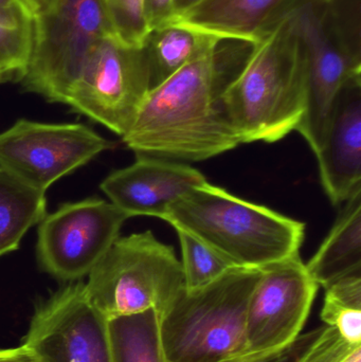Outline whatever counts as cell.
<instances>
[{
  "label": "cell",
  "instance_id": "4dcf8cb0",
  "mask_svg": "<svg viewBox=\"0 0 361 362\" xmlns=\"http://www.w3.org/2000/svg\"><path fill=\"white\" fill-rule=\"evenodd\" d=\"M18 2H27V0H0V10L10 8V6H14V4H18Z\"/></svg>",
  "mask_w": 361,
  "mask_h": 362
},
{
  "label": "cell",
  "instance_id": "8fae6325",
  "mask_svg": "<svg viewBox=\"0 0 361 362\" xmlns=\"http://www.w3.org/2000/svg\"><path fill=\"white\" fill-rule=\"evenodd\" d=\"M23 346L36 362H112L108 320L91 305L82 282L37 308Z\"/></svg>",
  "mask_w": 361,
  "mask_h": 362
},
{
  "label": "cell",
  "instance_id": "e0dca14e",
  "mask_svg": "<svg viewBox=\"0 0 361 362\" xmlns=\"http://www.w3.org/2000/svg\"><path fill=\"white\" fill-rule=\"evenodd\" d=\"M223 40L176 18L150 30L143 42L150 67L152 89Z\"/></svg>",
  "mask_w": 361,
  "mask_h": 362
},
{
  "label": "cell",
  "instance_id": "d4e9b609",
  "mask_svg": "<svg viewBox=\"0 0 361 362\" xmlns=\"http://www.w3.org/2000/svg\"><path fill=\"white\" fill-rule=\"evenodd\" d=\"M328 11L345 46L361 57V0H328Z\"/></svg>",
  "mask_w": 361,
  "mask_h": 362
},
{
  "label": "cell",
  "instance_id": "f1b7e54d",
  "mask_svg": "<svg viewBox=\"0 0 361 362\" xmlns=\"http://www.w3.org/2000/svg\"><path fill=\"white\" fill-rule=\"evenodd\" d=\"M201 0H174L175 4L176 16L184 14L187 11L190 10L193 6L199 4Z\"/></svg>",
  "mask_w": 361,
  "mask_h": 362
},
{
  "label": "cell",
  "instance_id": "f546056e",
  "mask_svg": "<svg viewBox=\"0 0 361 362\" xmlns=\"http://www.w3.org/2000/svg\"><path fill=\"white\" fill-rule=\"evenodd\" d=\"M27 2L33 10L34 14H36V13L48 10L50 6H53L55 0H27Z\"/></svg>",
  "mask_w": 361,
  "mask_h": 362
},
{
  "label": "cell",
  "instance_id": "30bf717a",
  "mask_svg": "<svg viewBox=\"0 0 361 362\" xmlns=\"http://www.w3.org/2000/svg\"><path fill=\"white\" fill-rule=\"evenodd\" d=\"M114 144L80 123L17 121L0 134V168L46 193Z\"/></svg>",
  "mask_w": 361,
  "mask_h": 362
},
{
  "label": "cell",
  "instance_id": "484cf974",
  "mask_svg": "<svg viewBox=\"0 0 361 362\" xmlns=\"http://www.w3.org/2000/svg\"><path fill=\"white\" fill-rule=\"evenodd\" d=\"M322 327L307 333L301 334L297 339L283 348L259 353V354H245L235 358L220 362H298L305 351L309 348L314 340L321 332Z\"/></svg>",
  "mask_w": 361,
  "mask_h": 362
},
{
  "label": "cell",
  "instance_id": "2e32d148",
  "mask_svg": "<svg viewBox=\"0 0 361 362\" xmlns=\"http://www.w3.org/2000/svg\"><path fill=\"white\" fill-rule=\"evenodd\" d=\"M305 266L318 286L324 288L361 272V189L345 202L334 227Z\"/></svg>",
  "mask_w": 361,
  "mask_h": 362
},
{
  "label": "cell",
  "instance_id": "4316f807",
  "mask_svg": "<svg viewBox=\"0 0 361 362\" xmlns=\"http://www.w3.org/2000/svg\"><path fill=\"white\" fill-rule=\"evenodd\" d=\"M144 15L148 31L170 23L176 17L174 0H144Z\"/></svg>",
  "mask_w": 361,
  "mask_h": 362
},
{
  "label": "cell",
  "instance_id": "277c9868",
  "mask_svg": "<svg viewBox=\"0 0 361 362\" xmlns=\"http://www.w3.org/2000/svg\"><path fill=\"white\" fill-rule=\"evenodd\" d=\"M261 269L233 268L197 289L184 288L160 315L167 362H220L246 354V320Z\"/></svg>",
  "mask_w": 361,
  "mask_h": 362
},
{
  "label": "cell",
  "instance_id": "603a6c76",
  "mask_svg": "<svg viewBox=\"0 0 361 362\" xmlns=\"http://www.w3.org/2000/svg\"><path fill=\"white\" fill-rule=\"evenodd\" d=\"M114 33L123 42L142 46L148 33L144 0H103Z\"/></svg>",
  "mask_w": 361,
  "mask_h": 362
},
{
  "label": "cell",
  "instance_id": "83f0119b",
  "mask_svg": "<svg viewBox=\"0 0 361 362\" xmlns=\"http://www.w3.org/2000/svg\"><path fill=\"white\" fill-rule=\"evenodd\" d=\"M0 362H36L31 353L21 344L17 348L0 349Z\"/></svg>",
  "mask_w": 361,
  "mask_h": 362
},
{
  "label": "cell",
  "instance_id": "9c48e42d",
  "mask_svg": "<svg viewBox=\"0 0 361 362\" xmlns=\"http://www.w3.org/2000/svg\"><path fill=\"white\" fill-rule=\"evenodd\" d=\"M288 8L307 68V110L297 132L316 154L337 95L350 78L361 76V57L350 52L333 27L328 0H294Z\"/></svg>",
  "mask_w": 361,
  "mask_h": 362
},
{
  "label": "cell",
  "instance_id": "3957f363",
  "mask_svg": "<svg viewBox=\"0 0 361 362\" xmlns=\"http://www.w3.org/2000/svg\"><path fill=\"white\" fill-rule=\"evenodd\" d=\"M162 219L237 268L263 269L298 255L304 240L302 221L208 181L172 204Z\"/></svg>",
  "mask_w": 361,
  "mask_h": 362
},
{
  "label": "cell",
  "instance_id": "8992f818",
  "mask_svg": "<svg viewBox=\"0 0 361 362\" xmlns=\"http://www.w3.org/2000/svg\"><path fill=\"white\" fill-rule=\"evenodd\" d=\"M110 34L116 33L103 0H55L34 14L31 54L18 82L51 103L67 105L87 57Z\"/></svg>",
  "mask_w": 361,
  "mask_h": 362
},
{
  "label": "cell",
  "instance_id": "cb8c5ba5",
  "mask_svg": "<svg viewBox=\"0 0 361 362\" xmlns=\"http://www.w3.org/2000/svg\"><path fill=\"white\" fill-rule=\"evenodd\" d=\"M298 362H361V344L349 341L336 329L324 325Z\"/></svg>",
  "mask_w": 361,
  "mask_h": 362
},
{
  "label": "cell",
  "instance_id": "7a4b0ae2",
  "mask_svg": "<svg viewBox=\"0 0 361 362\" xmlns=\"http://www.w3.org/2000/svg\"><path fill=\"white\" fill-rule=\"evenodd\" d=\"M307 97V59L288 8L250 46L225 106L242 144H273L297 131Z\"/></svg>",
  "mask_w": 361,
  "mask_h": 362
},
{
  "label": "cell",
  "instance_id": "7402d4cb",
  "mask_svg": "<svg viewBox=\"0 0 361 362\" xmlns=\"http://www.w3.org/2000/svg\"><path fill=\"white\" fill-rule=\"evenodd\" d=\"M182 249L184 288L197 289L233 269L231 264L184 230L176 229Z\"/></svg>",
  "mask_w": 361,
  "mask_h": 362
},
{
  "label": "cell",
  "instance_id": "5bb4252c",
  "mask_svg": "<svg viewBox=\"0 0 361 362\" xmlns=\"http://www.w3.org/2000/svg\"><path fill=\"white\" fill-rule=\"evenodd\" d=\"M320 180L335 206L361 189V76L337 95L319 151Z\"/></svg>",
  "mask_w": 361,
  "mask_h": 362
},
{
  "label": "cell",
  "instance_id": "52a82bcc",
  "mask_svg": "<svg viewBox=\"0 0 361 362\" xmlns=\"http://www.w3.org/2000/svg\"><path fill=\"white\" fill-rule=\"evenodd\" d=\"M150 89V62L143 45L133 46L110 34L87 57L67 105L122 138Z\"/></svg>",
  "mask_w": 361,
  "mask_h": 362
},
{
  "label": "cell",
  "instance_id": "6da1fadb",
  "mask_svg": "<svg viewBox=\"0 0 361 362\" xmlns=\"http://www.w3.org/2000/svg\"><path fill=\"white\" fill-rule=\"evenodd\" d=\"M214 45L150 89L122 141L136 155L199 163L237 148L224 95L248 52Z\"/></svg>",
  "mask_w": 361,
  "mask_h": 362
},
{
  "label": "cell",
  "instance_id": "1f68e13d",
  "mask_svg": "<svg viewBox=\"0 0 361 362\" xmlns=\"http://www.w3.org/2000/svg\"><path fill=\"white\" fill-rule=\"evenodd\" d=\"M4 81H6V78H4V74L0 72V83L4 82Z\"/></svg>",
  "mask_w": 361,
  "mask_h": 362
},
{
  "label": "cell",
  "instance_id": "9a60e30c",
  "mask_svg": "<svg viewBox=\"0 0 361 362\" xmlns=\"http://www.w3.org/2000/svg\"><path fill=\"white\" fill-rule=\"evenodd\" d=\"M292 2L294 0H201L176 18L220 40L251 45Z\"/></svg>",
  "mask_w": 361,
  "mask_h": 362
},
{
  "label": "cell",
  "instance_id": "ac0fdd59",
  "mask_svg": "<svg viewBox=\"0 0 361 362\" xmlns=\"http://www.w3.org/2000/svg\"><path fill=\"white\" fill-rule=\"evenodd\" d=\"M46 214L44 192L0 168V257L17 250L25 233Z\"/></svg>",
  "mask_w": 361,
  "mask_h": 362
},
{
  "label": "cell",
  "instance_id": "7c38bea8",
  "mask_svg": "<svg viewBox=\"0 0 361 362\" xmlns=\"http://www.w3.org/2000/svg\"><path fill=\"white\" fill-rule=\"evenodd\" d=\"M300 253L261 269L246 320V354L283 348L302 334L317 295Z\"/></svg>",
  "mask_w": 361,
  "mask_h": 362
},
{
  "label": "cell",
  "instance_id": "44dd1931",
  "mask_svg": "<svg viewBox=\"0 0 361 362\" xmlns=\"http://www.w3.org/2000/svg\"><path fill=\"white\" fill-rule=\"evenodd\" d=\"M322 321L343 338L361 344V272L350 274L326 287Z\"/></svg>",
  "mask_w": 361,
  "mask_h": 362
},
{
  "label": "cell",
  "instance_id": "5b68a950",
  "mask_svg": "<svg viewBox=\"0 0 361 362\" xmlns=\"http://www.w3.org/2000/svg\"><path fill=\"white\" fill-rule=\"evenodd\" d=\"M184 288L173 247L150 230L120 236L84 283L87 299L107 320L148 310L161 315Z\"/></svg>",
  "mask_w": 361,
  "mask_h": 362
},
{
  "label": "cell",
  "instance_id": "4fadbf2b",
  "mask_svg": "<svg viewBox=\"0 0 361 362\" xmlns=\"http://www.w3.org/2000/svg\"><path fill=\"white\" fill-rule=\"evenodd\" d=\"M206 181L201 172L187 163L137 155L133 165L112 172L100 187L129 218L162 219L172 204Z\"/></svg>",
  "mask_w": 361,
  "mask_h": 362
},
{
  "label": "cell",
  "instance_id": "ba28073f",
  "mask_svg": "<svg viewBox=\"0 0 361 362\" xmlns=\"http://www.w3.org/2000/svg\"><path fill=\"white\" fill-rule=\"evenodd\" d=\"M129 218L110 202L87 198L61 204L38 223V265L61 281L88 276Z\"/></svg>",
  "mask_w": 361,
  "mask_h": 362
},
{
  "label": "cell",
  "instance_id": "ffe728a7",
  "mask_svg": "<svg viewBox=\"0 0 361 362\" xmlns=\"http://www.w3.org/2000/svg\"><path fill=\"white\" fill-rule=\"evenodd\" d=\"M34 12L27 2L0 10V72L8 80L23 76L33 44Z\"/></svg>",
  "mask_w": 361,
  "mask_h": 362
},
{
  "label": "cell",
  "instance_id": "d6986e66",
  "mask_svg": "<svg viewBox=\"0 0 361 362\" xmlns=\"http://www.w3.org/2000/svg\"><path fill=\"white\" fill-rule=\"evenodd\" d=\"M112 362H167L155 310L108 319Z\"/></svg>",
  "mask_w": 361,
  "mask_h": 362
}]
</instances>
